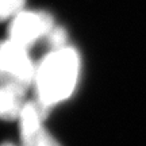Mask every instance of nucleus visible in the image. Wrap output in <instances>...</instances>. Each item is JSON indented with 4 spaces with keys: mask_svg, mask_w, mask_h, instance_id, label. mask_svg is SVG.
<instances>
[{
    "mask_svg": "<svg viewBox=\"0 0 146 146\" xmlns=\"http://www.w3.org/2000/svg\"><path fill=\"white\" fill-rule=\"evenodd\" d=\"M80 65V56L74 47L49 52L35 65L33 83L35 99L49 108L66 100L76 88Z\"/></svg>",
    "mask_w": 146,
    "mask_h": 146,
    "instance_id": "1",
    "label": "nucleus"
},
{
    "mask_svg": "<svg viewBox=\"0 0 146 146\" xmlns=\"http://www.w3.org/2000/svg\"><path fill=\"white\" fill-rule=\"evenodd\" d=\"M54 26V19L49 12L22 10L10 21L8 39L29 50L35 42L46 38Z\"/></svg>",
    "mask_w": 146,
    "mask_h": 146,
    "instance_id": "2",
    "label": "nucleus"
},
{
    "mask_svg": "<svg viewBox=\"0 0 146 146\" xmlns=\"http://www.w3.org/2000/svg\"><path fill=\"white\" fill-rule=\"evenodd\" d=\"M49 111L39 100H27L19 116L21 146H61L42 125Z\"/></svg>",
    "mask_w": 146,
    "mask_h": 146,
    "instance_id": "3",
    "label": "nucleus"
},
{
    "mask_svg": "<svg viewBox=\"0 0 146 146\" xmlns=\"http://www.w3.org/2000/svg\"><path fill=\"white\" fill-rule=\"evenodd\" d=\"M0 70L29 84L34 83L35 64L29 56V50L11 39L0 41Z\"/></svg>",
    "mask_w": 146,
    "mask_h": 146,
    "instance_id": "4",
    "label": "nucleus"
},
{
    "mask_svg": "<svg viewBox=\"0 0 146 146\" xmlns=\"http://www.w3.org/2000/svg\"><path fill=\"white\" fill-rule=\"evenodd\" d=\"M26 92L21 87H0V119H19L27 103Z\"/></svg>",
    "mask_w": 146,
    "mask_h": 146,
    "instance_id": "5",
    "label": "nucleus"
},
{
    "mask_svg": "<svg viewBox=\"0 0 146 146\" xmlns=\"http://www.w3.org/2000/svg\"><path fill=\"white\" fill-rule=\"evenodd\" d=\"M26 0H0V22L11 21L25 7Z\"/></svg>",
    "mask_w": 146,
    "mask_h": 146,
    "instance_id": "6",
    "label": "nucleus"
},
{
    "mask_svg": "<svg viewBox=\"0 0 146 146\" xmlns=\"http://www.w3.org/2000/svg\"><path fill=\"white\" fill-rule=\"evenodd\" d=\"M45 39H46L47 45L50 46V52L52 50H60V49H64V47L68 46L66 45V42H68L66 31L60 26H54V29L47 34Z\"/></svg>",
    "mask_w": 146,
    "mask_h": 146,
    "instance_id": "7",
    "label": "nucleus"
},
{
    "mask_svg": "<svg viewBox=\"0 0 146 146\" xmlns=\"http://www.w3.org/2000/svg\"><path fill=\"white\" fill-rule=\"evenodd\" d=\"M0 146H15L14 143H10V142H5V143H3V145H0Z\"/></svg>",
    "mask_w": 146,
    "mask_h": 146,
    "instance_id": "8",
    "label": "nucleus"
}]
</instances>
